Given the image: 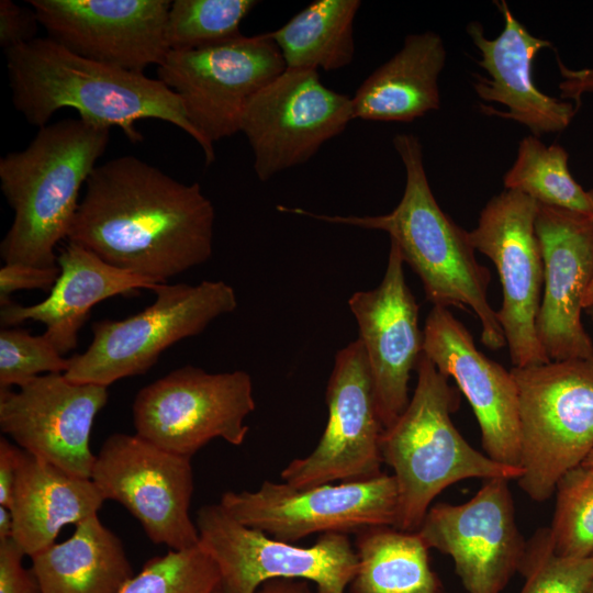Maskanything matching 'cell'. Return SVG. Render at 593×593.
<instances>
[{
  "label": "cell",
  "instance_id": "obj_10",
  "mask_svg": "<svg viewBox=\"0 0 593 593\" xmlns=\"http://www.w3.org/2000/svg\"><path fill=\"white\" fill-rule=\"evenodd\" d=\"M220 504L242 524L272 538L294 542L313 534H357L378 525L393 526L398 486L393 474L362 481L298 489L264 481L254 491H226Z\"/></svg>",
  "mask_w": 593,
  "mask_h": 593
},
{
  "label": "cell",
  "instance_id": "obj_21",
  "mask_svg": "<svg viewBox=\"0 0 593 593\" xmlns=\"http://www.w3.org/2000/svg\"><path fill=\"white\" fill-rule=\"evenodd\" d=\"M423 332L424 355L455 380L469 402L484 454L521 468L517 389L511 371L480 351L468 328L447 307L433 306Z\"/></svg>",
  "mask_w": 593,
  "mask_h": 593
},
{
  "label": "cell",
  "instance_id": "obj_26",
  "mask_svg": "<svg viewBox=\"0 0 593 593\" xmlns=\"http://www.w3.org/2000/svg\"><path fill=\"white\" fill-rule=\"evenodd\" d=\"M31 559L42 593H119L133 577L121 539L98 514Z\"/></svg>",
  "mask_w": 593,
  "mask_h": 593
},
{
  "label": "cell",
  "instance_id": "obj_38",
  "mask_svg": "<svg viewBox=\"0 0 593 593\" xmlns=\"http://www.w3.org/2000/svg\"><path fill=\"white\" fill-rule=\"evenodd\" d=\"M22 449L0 438V505L10 507Z\"/></svg>",
  "mask_w": 593,
  "mask_h": 593
},
{
  "label": "cell",
  "instance_id": "obj_34",
  "mask_svg": "<svg viewBox=\"0 0 593 593\" xmlns=\"http://www.w3.org/2000/svg\"><path fill=\"white\" fill-rule=\"evenodd\" d=\"M70 365L44 337L26 329L0 332V389L20 387L42 373H65Z\"/></svg>",
  "mask_w": 593,
  "mask_h": 593
},
{
  "label": "cell",
  "instance_id": "obj_15",
  "mask_svg": "<svg viewBox=\"0 0 593 593\" xmlns=\"http://www.w3.org/2000/svg\"><path fill=\"white\" fill-rule=\"evenodd\" d=\"M328 417L311 454L293 459L281 480L298 489L362 481L382 473L383 433L373 380L359 338L337 351L326 388Z\"/></svg>",
  "mask_w": 593,
  "mask_h": 593
},
{
  "label": "cell",
  "instance_id": "obj_45",
  "mask_svg": "<svg viewBox=\"0 0 593 593\" xmlns=\"http://www.w3.org/2000/svg\"><path fill=\"white\" fill-rule=\"evenodd\" d=\"M588 593H593V582H592V584H591V586H590Z\"/></svg>",
  "mask_w": 593,
  "mask_h": 593
},
{
  "label": "cell",
  "instance_id": "obj_12",
  "mask_svg": "<svg viewBox=\"0 0 593 593\" xmlns=\"http://www.w3.org/2000/svg\"><path fill=\"white\" fill-rule=\"evenodd\" d=\"M91 480L103 499L122 504L156 545L182 550L199 544L190 516L191 458L170 452L137 434L115 433L102 444Z\"/></svg>",
  "mask_w": 593,
  "mask_h": 593
},
{
  "label": "cell",
  "instance_id": "obj_39",
  "mask_svg": "<svg viewBox=\"0 0 593 593\" xmlns=\"http://www.w3.org/2000/svg\"><path fill=\"white\" fill-rule=\"evenodd\" d=\"M557 63L563 78L559 83L561 99H572L579 107L582 96L593 92V68L570 69L558 55Z\"/></svg>",
  "mask_w": 593,
  "mask_h": 593
},
{
  "label": "cell",
  "instance_id": "obj_27",
  "mask_svg": "<svg viewBox=\"0 0 593 593\" xmlns=\"http://www.w3.org/2000/svg\"><path fill=\"white\" fill-rule=\"evenodd\" d=\"M354 547L358 564L350 593H441L429 548L417 532L370 526L356 534Z\"/></svg>",
  "mask_w": 593,
  "mask_h": 593
},
{
  "label": "cell",
  "instance_id": "obj_42",
  "mask_svg": "<svg viewBox=\"0 0 593 593\" xmlns=\"http://www.w3.org/2000/svg\"><path fill=\"white\" fill-rule=\"evenodd\" d=\"M589 199L591 204V217L593 220V189L589 190ZM593 306V279L588 288V291L583 299V309L586 310Z\"/></svg>",
  "mask_w": 593,
  "mask_h": 593
},
{
  "label": "cell",
  "instance_id": "obj_9",
  "mask_svg": "<svg viewBox=\"0 0 593 593\" xmlns=\"http://www.w3.org/2000/svg\"><path fill=\"white\" fill-rule=\"evenodd\" d=\"M256 407L244 370L210 373L186 365L142 388L133 403L135 434L170 452L192 457L215 438L244 443Z\"/></svg>",
  "mask_w": 593,
  "mask_h": 593
},
{
  "label": "cell",
  "instance_id": "obj_11",
  "mask_svg": "<svg viewBox=\"0 0 593 593\" xmlns=\"http://www.w3.org/2000/svg\"><path fill=\"white\" fill-rule=\"evenodd\" d=\"M286 69L269 32L192 51H169L157 79L181 100L208 145L239 132L249 100Z\"/></svg>",
  "mask_w": 593,
  "mask_h": 593
},
{
  "label": "cell",
  "instance_id": "obj_33",
  "mask_svg": "<svg viewBox=\"0 0 593 593\" xmlns=\"http://www.w3.org/2000/svg\"><path fill=\"white\" fill-rule=\"evenodd\" d=\"M519 573L525 578L519 593H588L593 582V557L558 556L548 528H540L527 541Z\"/></svg>",
  "mask_w": 593,
  "mask_h": 593
},
{
  "label": "cell",
  "instance_id": "obj_41",
  "mask_svg": "<svg viewBox=\"0 0 593 593\" xmlns=\"http://www.w3.org/2000/svg\"><path fill=\"white\" fill-rule=\"evenodd\" d=\"M13 518L10 508L0 505V541L12 538Z\"/></svg>",
  "mask_w": 593,
  "mask_h": 593
},
{
  "label": "cell",
  "instance_id": "obj_6",
  "mask_svg": "<svg viewBox=\"0 0 593 593\" xmlns=\"http://www.w3.org/2000/svg\"><path fill=\"white\" fill-rule=\"evenodd\" d=\"M510 371L518 400L523 473L517 481L533 501L545 502L593 449V356Z\"/></svg>",
  "mask_w": 593,
  "mask_h": 593
},
{
  "label": "cell",
  "instance_id": "obj_16",
  "mask_svg": "<svg viewBox=\"0 0 593 593\" xmlns=\"http://www.w3.org/2000/svg\"><path fill=\"white\" fill-rule=\"evenodd\" d=\"M510 480H484L466 503L429 507L417 533L449 556L468 593H501L523 564L527 541L516 521Z\"/></svg>",
  "mask_w": 593,
  "mask_h": 593
},
{
  "label": "cell",
  "instance_id": "obj_31",
  "mask_svg": "<svg viewBox=\"0 0 593 593\" xmlns=\"http://www.w3.org/2000/svg\"><path fill=\"white\" fill-rule=\"evenodd\" d=\"M556 492L548 528L555 552L574 559L593 557V466L581 463L566 472Z\"/></svg>",
  "mask_w": 593,
  "mask_h": 593
},
{
  "label": "cell",
  "instance_id": "obj_35",
  "mask_svg": "<svg viewBox=\"0 0 593 593\" xmlns=\"http://www.w3.org/2000/svg\"><path fill=\"white\" fill-rule=\"evenodd\" d=\"M59 267L42 268L22 264H4L0 269V304L12 300L10 295L19 290H51L59 276Z\"/></svg>",
  "mask_w": 593,
  "mask_h": 593
},
{
  "label": "cell",
  "instance_id": "obj_2",
  "mask_svg": "<svg viewBox=\"0 0 593 593\" xmlns=\"http://www.w3.org/2000/svg\"><path fill=\"white\" fill-rule=\"evenodd\" d=\"M12 103L24 119L40 128L53 114L72 108L87 122L116 126L133 143L143 141L135 127L141 120L176 125L202 148L205 164L215 160L187 118L179 97L159 79L77 55L51 37L34 38L4 52Z\"/></svg>",
  "mask_w": 593,
  "mask_h": 593
},
{
  "label": "cell",
  "instance_id": "obj_20",
  "mask_svg": "<svg viewBox=\"0 0 593 593\" xmlns=\"http://www.w3.org/2000/svg\"><path fill=\"white\" fill-rule=\"evenodd\" d=\"M403 265L398 246L391 242L380 284L355 292L348 300L369 362L383 428L391 426L410 402L409 381L424 346L419 306L406 283Z\"/></svg>",
  "mask_w": 593,
  "mask_h": 593
},
{
  "label": "cell",
  "instance_id": "obj_1",
  "mask_svg": "<svg viewBox=\"0 0 593 593\" xmlns=\"http://www.w3.org/2000/svg\"><path fill=\"white\" fill-rule=\"evenodd\" d=\"M85 187L68 242L157 283L210 259L215 211L199 182L124 155L97 166Z\"/></svg>",
  "mask_w": 593,
  "mask_h": 593
},
{
  "label": "cell",
  "instance_id": "obj_40",
  "mask_svg": "<svg viewBox=\"0 0 593 593\" xmlns=\"http://www.w3.org/2000/svg\"><path fill=\"white\" fill-rule=\"evenodd\" d=\"M216 593H220L217 591ZM257 593H316L311 583L303 580L277 579L266 582Z\"/></svg>",
  "mask_w": 593,
  "mask_h": 593
},
{
  "label": "cell",
  "instance_id": "obj_23",
  "mask_svg": "<svg viewBox=\"0 0 593 593\" xmlns=\"http://www.w3.org/2000/svg\"><path fill=\"white\" fill-rule=\"evenodd\" d=\"M57 266L59 276L45 300L32 305L11 301L1 306L0 321L4 326L26 321L44 324V337L63 356L77 347L78 333L97 303L141 288L153 291L158 284L72 242L57 255Z\"/></svg>",
  "mask_w": 593,
  "mask_h": 593
},
{
  "label": "cell",
  "instance_id": "obj_37",
  "mask_svg": "<svg viewBox=\"0 0 593 593\" xmlns=\"http://www.w3.org/2000/svg\"><path fill=\"white\" fill-rule=\"evenodd\" d=\"M40 24L35 11L10 0L0 1V45L4 52L36 38Z\"/></svg>",
  "mask_w": 593,
  "mask_h": 593
},
{
  "label": "cell",
  "instance_id": "obj_32",
  "mask_svg": "<svg viewBox=\"0 0 593 593\" xmlns=\"http://www.w3.org/2000/svg\"><path fill=\"white\" fill-rule=\"evenodd\" d=\"M219 588L217 567L198 544L149 559L119 593H216Z\"/></svg>",
  "mask_w": 593,
  "mask_h": 593
},
{
  "label": "cell",
  "instance_id": "obj_44",
  "mask_svg": "<svg viewBox=\"0 0 593 593\" xmlns=\"http://www.w3.org/2000/svg\"><path fill=\"white\" fill-rule=\"evenodd\" d=\"M584 312L586 313V315L591 318V321L593 322V306L592 307H589L586 310H584Z\"/></svg>",
  "mask_w": 593,
  "mask_h": 593
},
{
  "label": "cell",
  "instance_id": "obj_28",
  "mask_svg": "<svg viewBox=\"0 0 593 593\" xmlns=\"http://www.w3.org/2000/svg\"><path fill=\"white\" fill-rule=\"evenodd\" d=\"M359 0H315L269 32L287 68L337 70L355 55L354 20Z\"/></svg>",
  "mask_w": 593,
  "mask_h": 593
},
{
  "label": "cell",
  "instance_id": "obj_14",
  "mask_svg": "<svg viewBox=\"0 0 593 593\" xmlns=\"http://www.w3.org/2000/svg\"><path fill=\"white\" fill-rule=\"evenodd\" d=\"M538 202L504 189L482 209L469 232L475 249L494 265L502 286L496 311L513 367L549 362L536 329L541 302L544 262L535 222Z\"/></svg>",
  "mask_w": 593,
  "mask_h": 593
},
{
  "label": "cell",
  "instance_id": "obj_30",
  "mask_svg": "<svg viewBox=\"0 0 593 593\" xmlns=\"http://www.w3.org/2000/svg\"><path fill=\"white\" fill-rule=\"evenodd\" d=\"M255 0H175L166 23L169 51H192L242 35L240 23Z\"/></svg>",
  "mask_w": 593,
  "mask_h": 593
},
{
  "label": "cell",
  "instance_id": "obj_13",
  "mask_svg": "<svg viewBox=\"0 0 593 593\" xmlns=\"http://www.w3.org/2000/svg\"><path fill=\"white\" fill-rule=\"evenodd\" d=\"M354 120L351 98L327 88L318 70L287 68L247 103L239 123L260 181L307 163Z\"/></svg>",
  "mask_w": 593,
  "mask_h": 593
},
{
  "label": "cell",
  "instance_id": "obj_22",
  "mask_svg": "<svg viewBox=\"0 0 593 593\" xmlns=\"http://www.w3.org/2000/svg\"><path fill=\"white\" fill-rule=\"evenodd\" d=\"M494 3L504 19V29L497 37L488 38L477 21L467 26L472 43L481 54L478 63L490 76L474 75L472 87L480 99L501 103L507 110L496 111L481 105V111L513 120L528 127L538 138L545 133L564 130L579 108L541 92L532 76L537 53L552 44L534 36L513 15L504 0Z\"/></svg>",
  "mask_w": 593,
  "mask_h": 593
},
{
  "label": "cell",
  "instance_id": "obj_7",
  "mask_svg": "<svg viewBox=\"0 0 593 593\" xmlns=\"http://www.w3.org/2000/svg\"><path fill=\"white\" fill-rule=\"evenodd\" d=\"M155 301L124 320L92 324V342L70 358L65 377L78 383L109 387L147 372L171 345L199 335L237 307L235 290L224 281L198 284L158 283Z\"/></svg>",
  "mask_w": 593,
  "mask_h": 593
},
{
  "label": "cell",
  "instance_id": "obj_43",
  "mask_svg": "<svg viewBox=\"0 0 593 593\" xmlns=\"http://www.w3.org/2000/svg\"><path fill=\"white\" fill-rule=\"evenodd\" d=\"M582 463L589 465V466H593V449H592L591 452L586 456V458L584 459V461H583Z\"/></svg>",
  "mask_w": 593,
  "mask_h": 593
},
{
  "label": "cell",
  "instance_id": "obj_19",
  "mask_svg": "<svg viewBox=\"0 0 593 593\" xmlns=\"http://www.w3.org/2000/svg\"><path fill=\"white\" fill-rule=\"evenodd\" d=\"M535 228L544 262L539 343L551 361L589 358L593 340L581 314L593 279L591 214L538 203Z\"/></svg>",
  "mask_w": 593,
  "mask_h": 593
},
{
  "label": "cell",
  "instance_id": "obj_29",
  "mask_svg": "<svg viewBox=\"0 0 593 593\" xmlns=\"http://www.w3.org/2000/svg\"><path fill=\"white\" fill-rule=\"evenodd\" d=\"M568 159L562 146H547L534 135L526 136L503 177L504 188L519 191L539 204L591 214L589 192L572 177Z\"/></svg>",
  "mask_w": 593,
  "mask_h": 593
},
{
  "label": "cell",
  "instance_id": "obj_8",
  "mask_svg": "<svg viewBox=\"0 0 593 593\" xmlns=\"http://www.w3.org/2000/svg\"><path fill=\"white\" fill-rule=\"evenodd\" d=\"M194 523L200 546L217 567L220 593H257L277 579L307 581L316 593H345L357 571L345 534H322L312 546H298L242 524L220 503L201 506Z\"/></svg>",
  "mask_w": 593,
  "mask_h": 593
},
{
  "label": "cell",
  "instance_id": "obj_36",
  "mask_svg": "<svg viewBox=\"0 0 593 593\" xmlns=\"http://www.w3.org/2000/svg\"><path fill=\"white\" fill-rule=\"evenodd\" d=\"M24 556L12 538L0 541V593H42L32 568L23 566Z\"/></svg>",
  "mask_w": 593,
  "mask_h": 593
},
{
  "label": "cell",
  "instance_id": "obj_17",
  "mask_svg": "<svg viewBox=\"0 0 593 593\" xmlns=\"http://www.w3.org/2000/svg\"><path fill=\"white\" fill-rule=\"evenodd\" d=\"M108 387L41 374L18 390L0 389V427L21 449L77 477L91 479L90 435L108 402Z\"/></svg>",
  "mask_w": 593,
  "mask_h": 593
},
{
  "label": "cell",
  "instance_id": "obj_18",
  "mask_svg": "<svg viewBox=\"0 0 593 593\" xmlns=\"http://www.w3.org/2000/svg\"><path fill=\"white\" fill-rule=\"evenodd\" d=\"M48 37L85 58L144 72L160 66L169 0H29Z\"/></svg>",
  "mask_w": 593,
  "mask_h": 593
},
{
  "label": "cell",
  "instance_id": "obj_4",
  "mask_svg": "<svg viewBox=\"0 0 593 593\" xmlns=\"http://www.w3.org/2000/svg\"><path fill=\"white\" fill-rule=\"evenodd\" d=\"M110 139V128L65 119L41 127L22 150L0 159V188L13 211L0 245L4 264L52 268L67 238L79 193Z\"/></svg>",
  "mask_w": 593,
  "mask_h": 593
},
{
  "label": "cell",
  "instance_id": "obj_24",
  "mask_svg": "<svg viewBox=\"0 0 593 593\" xmlns=\"http://www.w3.org/2000/svg\"><path fill=\"white\" fill-rule=\"evenodd\" d=\"M102 494L91 479L70 474L22 449L10 511L12 539L30 558L55 544L63 527L98 514Z\"/></svg>",
  "mask_w": 593,
  "mask_h": 593
},
{
  "label": "cell",
  "instance_id": "obj_3",
  "mask_svg": "<svg viewBox=\"0 0 593 593\" xmlns=\"http://www.w3.org/2000/svg\"><path fill=\"white\" fill-rule=\"evenodd\" d=\"M393 146L405 168L406 180L398 205L382 215H325L300 208L277 210L334 224L385 232L404 264L418 276L433 306L473 312L481 325V342L491 350L506 346L496 311L488 300L490 271L477 257L469 232L456 224L437 203L423 161L419 139L396 134Z\"/></svg>",
  "mask_w": 593,
  "mask_h": 593
},
{
  "label": "cell",
  "instance_id": "obj_25",
  "mask_svg": "<svg viewBox=\"0 0 593 593\" xmlns=\"http://www.w3.org/2000/svg\"><path fill=\"white\" fill-rule=\"evenodd\" d=\"M446 63L441 37L407 35L402 48L374 69L351 98L354 119L412 122L440 108L439 75Z\"/></svg>",
  "mask_w": 593,
  "mask_h": 593
},
{
  "label": "cell",
  "instance_id": "obj_5",
  "mask_svg": "<svg viewBox=\"0 0 593 593\" xmlns=\"http://www.w3.org/2000/svg\"><path fill=\"white\" fill-rule=\"evenodd\" d=\"M413 395L399 418L383 429V463L393 470L398 486L394 527L417 532L434 499L465 479L518 480L523 470L494 461L474 449L452 423L459 390L449 384L426 355L416 367Z\"/></svg>",
  "mask_w": 593,
  "mask_h": 593
}]
</instances>
